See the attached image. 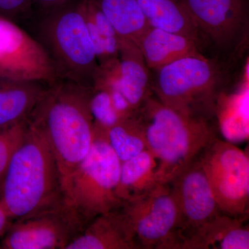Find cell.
<instances>
[{"instance_id":"cell-14","label":"cell","mask_w":249,"mask_h":249,"mask_svg":"<svg viewBox=\"0 0 249 249\" xmlns=\"http://www.w3.org/2000/svg\"><path fill=\"white\" fill-rule=\"evenodd\" d=\"M247 218L219 214L185 241L181 249H249Z\"/></svg>"},{"instance_id":"cell-20","label":"cell","mask_w":249,"mask_h":249,"mask_svg":"<svg viewBox=\"0 0 249 249\" xmlns=\"http://www.w3.org/2000/svg\"><path fill=\"white\" fill-rule=\"evenodd\" d=\"M99 65L119 58V38L96 0L78 1Z\"/></svg>"},{"instance_id":"cell-11","label":"cell","mask_w":249,"mask_h":249,"mask_svg":"<svg viewBox=\"0 0 249 249\" xmlns=\"http://www.w3.org/2000/svg\"><path fill=\"white\" fill-rule=\"evenodd\" d=\"M63 202L11 223L1 240L4 249H65L83 230Z\"/></svg>"},{"instance_id":"cell-10","label":"cell","mask_w":249,"mask_h":249,"mask_svg":"<svg viewBox=\"0 0 249 249\" xmlns=\"http://www.w3.org/2000/svg\"><path fill=\"white\" fill-rule=\"evenodd\" d=\"M0 77L50 85L60 80L38 40L9 18L0 16Z\"/></svg>"},{"instance_id":"cell-27","label":"cell","mask_w":249,"mask_h":249,"mask_svg":"<svg viewBox=\"0 0 249 249\" xmlns=\"http://www.w3.org/2000/svg\"><path fill=\"white\" fill-rule=\"evenodd\" d=\"M71 1L72 0H34V1L37 3L39 6L45 9L46 11L58 7Z\"/></svg>"},{"instance_id":"cell-25","label":"cell","mask_w":249,"mask_h":249,"mask_svg":"<svg viewBox=\"0 0 249 249\" xmlns=\"http://www.w3.org/2000/svg\"><path fill=\"white\" fill-rule=\"evenodd\" d=\"M90 109L96 125L105 129L110 128L123 120L116 111L109 92L99 87H91Z\"/></svg>"},{"instance_id":"cell-1","label":"cell","mask_w":249,"mask_h":249,"mask_svg":"<svg viewBox=\"0 0 249 249\" xmlns=\"http://www.w3.org/2000/svg\"><path fill=\"white\" fill-rule=\"evenodd\" d=\"M91 87L60 79L48 85L29 120L47 137L58 164L62 188L88 155L93 140ZM63 192V191H62Z\"/></svg>"},{"instance_id":"cell-5","label":"cell","mask_w":249,"mask_h":249,"mask_svg":"<svg viewBox=\"0 0 249 249\" xmlns=\"http://www.w3.org/2000/svg\"><path fill=\"white\" fill-rule=\"evenodd\" d=\"M121 166L105 129L94 124L91 148L62 189L64 204L83 228L100 214L121 207L122 202L116 195Z\"/></svg>"},{"instance_id":"cell-6","label":"cell","mask_w":249,"mask_h":249,"mask_svg":"<svg viewBox=\"0 0 249 249\" xmlns=\"http://www.w3.org/2000/svg\"><path fill=\"white\" fill-rule=\"evenodd\" d=\"M37 31L59 78L91 87L99 64L78 2L46 11Z\"/></svg>"},{"instance_id":"cell-19","label":"cell","mask_w":249,"mask_h":249,"mask_svg":"<svg viewBox=\"0 0 249 249\" xmlns=\"http://www.w3.org/2000/svg\"><path fill=\"white\" fill-rule=\"evenodd\" d=\"M115 30L119 40L138 46L150 28L137 0H96Z\"/></svg>"},{"instance_id":"cell-15","label":"cell","mask_w":249,"mask_h":249,"mask_svg":"<svg viewBox=\"0 0 249 249\" xmlns=\"http://www.w3.org/2000/svg\"><path fill=\"white\" fill-rule=\"evenodd\" d=\"M138 47L151 71L178 59L201 53L200 44L195 39L152 27L142 35Z\"/></svg>"},{"instance_id":"cell-28","label":"cell","mask_w":249,"mask_h":249,"mask_svg":"<svg viewBox=\"0 0 249 249\" xmlns=\"http://www.w3.org/2000/svg\"><path fill=\"white\" fill-rule=\"evenodd\" d=\"M12 222V219L8 215L4 209L0 206V236L4 235Z\"/></svg>"},{"instance_id":"cell-13","label":"cell","mask_w":249,"mask_h":249,"mask_svg":"<svg viewBox=\"0 0 249 249\" xmlns=\"http://www.w3.org/2000/svg\"><path fill=\"white\" fill-rule=\"evenodd\" d=\"M65 249H141L121 208L90 221Z\"/></svg>"},{"instance_id":"cell-17","label":"cell","mask_w":249,"mask_h":249,"mask_svg":"<svg viewBox=\"0 0 249 249\" xmlns=\"http://www.w3.org/2000/svg\"><path fill=\"white\" fill-rule=\"evenodd\" d=\"M48 85L0 77V129L27 120Z\"/></svg>"},{"instance_id":"cell-21","label":"cell","mask_w":249,"mask_h":249,"mask_svg":"<svg viewBox=\"0 0 249 249\" xmlns=\"http://www.w3.org/2000/svg\"><path fill=\"white\" fill-rule=\"evenodd\" d=\"M157 167V160L148 150L121 162L116 188V195L121 202L140 196L158 183L156 178Z\"/></svg>"},{"instance_id":"cell-18","label":"cell","mask_w":249,"mask_h":249,"mask_svg":"<svg viewBox=\"0 0 249 249\" xmlns=\"http://www.w3.org/2000/svg\"><path fill=\"white\" fill-rule=\"evenodd\" d=\"M137 1L150 27L183 34L200 44L194 22L183 0Z\"/></svg>"},{"instance_id":"cell-12","label":"cell","mask_w":249,"mask_h":249,"mask_svg":"<svg viewBox=\"0 0 249 249\" xmlns=\"http://www.w3.org/2000/svg\"><path fill=\"white\" fill-rule=\"evenodd\" d=\"M179 212L180 249L204 224L222 213L199 157L170 183Z\"/></svg>"},{"instance_id":"cell-26","label":"cell","mask_w":249,"mask_h":249,"mask_svg":"<svg viewBox=\"0 0 249 249\" xmlns=\"http://www.w3.org/2000/svg\"><path fill=\"white\" fill-rule=\"evenodd\" d=\"M34 0H0V16L13 18L25 13Z\"/></svg>"},{"instance_id":"cell-23","label":"cell","mask_w":249,"mask_h":249,"mask_svg":"<svg viewBox=\"0 0 249 249\" xmlns=\"http://www.w3.org/2000/svg\"><path fill=\"white\" fill-rule=\"evenodd\" d=\"M108 142L121 162L147 150L143 126L137 114L105 129Z\"/></svg>"},{"instance_id":"cell-2","label":"cell","mask_w":249,"mask_h":249,"mask_svg":"<svg viewBox=\"0 0 249 249\" xmlns=\"http://www.w3.org/2000/svg\"><path fill=\"white\" fill-rule=\"evenodd\" d=\"M0 188V206L13 222L63 202L61 178L42 131L31 124Z\"/></svg>"},{"instance_id":"cell-24","label":"cell","mask_w":249,"mask_h":249,"mask_svg":"<svg viewBox=\"0 0 249 249\" xmlns=\"http://www.w3.org/2000/svg\"><path fill=\"white\" fill-rule=\"evenodd\" d=\"M29 119L0 129V188L15 153L27 137Z\"/></svg>"},{"instance_id":"cell-3","label":"cell","mask_w":249,"mask_h":249,"mask_svg":"<svg viewBox=\"0 0 249 249\" xmlns=\"http://www.w3.org/2000/svg\"><path fill=\"white\" fill-rule=\"evenodd\" d=\"M136 114L143 126L147 150L157 160L158 183H171L217 137L213 121L181 114L153 94Z\"/></svg>"},{"instance_id":"cell-4","label":"cell","mask_w":249,"mask_h":249,"mask_svg":"<svg viewBox=\"0 0 249 249\" xmlns=\"http://www.w3.org/2000/svg\"><path fill=\"white\" fill-rule=\"evenodd\" d=\"M227 68L217 58L188 55L152 71V93L173 110L214 121L218 100L229 83Z\"/></svg>"},{"instance_id":"cell-16","label":"cell","mask_w":249,"mask_h":249,"mask_svg":"<svg viewBox=\"0 0 249 249\" xmlns=\"http://www.w3.org/2000/svg\"><path fill=\"white\" fill-rule=\"evenodd\" d=\"M119 85L133 110L152 96V71L149 70L138 46L119 40Z\"/></svg>"},{"instance_id":"cell-9","label":"cell","mask_w":249,"mask_h":249,"mask_svg":"<svg viewBox=\"0 0 249 249\" xmlns=\"http://www.w3.org/2000/svg\"><path fill=\"white\" fill-rule=\"evenodd\" d=\"M194 22L201 46L204 40L228 62L248 43L249 0H183Z\"/></svg>"},{"instance_id":"cell-22","label":"cell","mask_w":249,"mask_h":249,"mask_svg":"<svg viewBox=\"0 0 249 249\" xmlns=\"http://www.w3.org/2000/svg\"><path fill=\"white\" fill-rule=\"evenodd\" d=\"M225 92L221 95L216 107L218 127L226 141L243 142L249 138V87L231 98Z\"/></svg>"},{"instance_id":"cell-8","label":"cell","mask_w":249,"mask_h":249,"mask_svg":"<svg viewBox=\"0 0 249 249\" xmlns=\"http://www.w3.org/2000/svg\"><path fill=\"white\" fill-rule=\"evenodd\" d=\"M199 159L221 212L232 217H248V153L217 137L205 147Z\"/></svg>"},{"instance_id":"cell-7","label":"cell","mask_w":249,"mask_h":249,"mask_svg":"<svg viewBox=\"0 0 249 249\" xmlns=\"http://www.w3.org/2000/svg\"><path fill=\"white\" fill-rule=\"evenodd\" d=\"M142 249H180L179 212L170 183H157L121 206Z\"/></svg>"}]
</instances>
